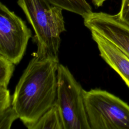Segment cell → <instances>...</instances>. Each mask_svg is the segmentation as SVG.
Segmentation results:
<instances>
[{
    "label": "cell",
    "instance_id": "1",
    "mask_svg": "<svg viewBox=\"0 0 129 129\" xmlns=\"http://www.w3.org/2000/svg\"><path fill=\"white\" fill-rule=\"evenodd\" d=\"M58 57L31 59L12 97L11 105L28 128L55 103Z\"/></svg>",
    "mask_w": 129,
    "mask_h": 129
},
{
    "label": "cell",
    "instance_id": "2",
    "mask_svg": "<svg viewBox=\"0 0 129 129\" xmlns=\"http://www.w3.org/2000/svg\"><path fill=\"white\" fill-rule=\"evenodd\" d=\"M35 32L40 57H56L60 44V34L66 31L62 9L48 0H18Z\"/></svg>",
    "mask_w": 129,
    "mask_h": 129
},
{
    "label": "cell",
    "instance_id": "3",
    "mask_svg": "<svg viewBox=\"0 0 129 129\" xmlns=\"http://www.w3.org/2000/svg\"><path fill=\"white\" fill-rule=\"evenodd\" d=\"M84 103L91 129H129V105L106 90H84Z\"/></svg>",
    "mask_w": 129,
    "mask_h": 129
},
{
    "label": "cell",
    "instance_id": "4",
    "mask_svg": "<svg viewBox=\"0 0 129 129\" xmlns=\"http://www.w3.org/2000/svg\"><path fill=\"white\" fill-rule=\"evenodd\" d=\"M84 90L68 68L59 63L55 103L63 129H91L85 106Z\"/></svg>",
    "mask_w": 129,
    "mask_h": 129
},
{
    "label": "cell",
    "instance_id": "5",
    "mask_svg": "<svg viewBox=\"0 0 129 129\" xmlns=\"http://www.w3.org/2000/svg\"><path fill=\"white\" fill-rule=\"evenodd\" d=\"M31 36L25 22L0 2V55L17 64Z\"/></svg>",
    "mask_w": 129,
    "mask_h": 129
},
{
    "label": "cell",
    "instance_id": "6",
    "mask_svg": "<svg viewBox=\"0 0 129 129\" xmlns=\"http://www.w3.org/2000/svg\"><path fill=\"white\" fill-rule=\"evenodd\" d=\"M84 25L105 38L129 57V24L118 14L92 12L84 17Z\"/></svg>",
    "mask_w": 129,
    "mask_h": 129
},
{
    "label": "cell",
    "instance_id": "7",
    "mask_svg": "<svg viewBox=\"0 0 129 129\" xmlns=\"http://www.w3.org/2000/svg\"><path fill=\"white\" fill-rule=\"evenodd\" d=\"M90 32L100 56L119 75L129 88V57L96 32Z\"/></svg>",
    "mask_w": 129,
    "mask_h": 129
},
{
    "label": "cell",
    "instance_id": "8",
    "mask_svg": "<svg viewBox=\"0 0 129 129\" xmlns=\"http://www.w3.org/2000/svg\"><path fill=\"white\" fill-rule=\"evenodd\" d=\"M63 129L58 108L55 103L29 129Z\"/></svg>",
    "mask_w": 129,
    "mask_h": 129
},
{
    "label": "cell",
    "instance_id": "9",
    "mask_svg": "<svg viewBox=\"0 0 129 129\" xmlns=\"http://www.w3.org/2000/svg\"><path fill=\"white\" fill-rule=\"evenodd\" d=\"M52 4L78 15L83 18L93 12L86 0H48Z\"/></svg>",
    "mask_w": 129,
    "mask_h": 129
},
{
    "label": "cell",
    "instance_id": "10",
    "mask_svg": "<svg viewBox=\"0 0 129 129\" xmlns=\"http://www.w3.org/2000/svg\"><path fill=\"white\" fill-rule=\"evenodd\" d=\"M14 64L0 55V87L7 88L14 71Z\"/></svg>",
    "mask_w": 129,
    "mask_h": 129
},
{
    "label": "cell",
    "instance_id": "11",
    "mask_svg": "<svg viewBox=\"0 0 129 129\" xmlns=\"http://www.w3.org/2000/svg\"><path fill=\"white\" fill-rule=\"evenodd\" d=\"M19 117L11 105L0 113V129H10L13 123Z\"/></svg>",
    "mask_w": 129,
    "mask_h": 129
},
{
    "label": "cell",
    "instance_id": "12",
    "mask_svg": "<svg viewBox=\"0 0 129 129\" xmlns=\"http://www.w3.org/2000/svg\"><path fill=\"white\" fill-rule=\"evenodd\" d=\"M12 97L7 88L0 87V113L11 105Z\"/></svg>",
    "mask_w": 129,
    "mask_h": 129
},
{
    "label": "cell",
    "instance_id": "13",
    "mask_svg": "<svg viewBox=\"0 0 129 129\" xmlns=\"http://www.w3.org/2000/svg\"><path fill=\"white\" fill-rule=\"evenodd\" d=\"M117 14L122 21L129 24V0H122L120 9Z\"/></svg>",
    "mask_w": 129,
    "mask_h": 129
},
{
    "label": "cell",
    "instance_id": "14",
    "mask_svg": "<svg viewBox=\"0 0 129 129\" xmlns=\"http://www.w3.org/2000/svg\"><path fill=\"white\" fill-rule=\"evenodd\" d=\"M107 0H92L93 4L97 7H100L102 6L104 2Z\"/></svg>",
    "mask_w": 129,
    "mask_h": 129
}]
</instances>
